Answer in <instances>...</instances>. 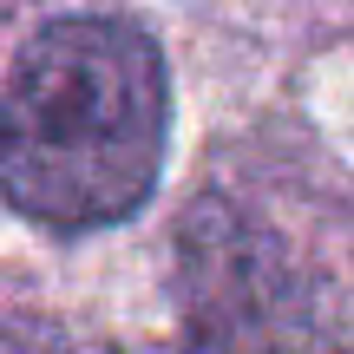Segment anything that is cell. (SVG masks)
<instances>
[{
  "instance_id": "cell-1",
  "label": "cell",
  "mask_w": 354,
  "mask_h": 354,
  "mask_svg": "<svg viewBox=\"0 0 354 354\" xmlns=\"http://www.w3.org/2000/svg\"><path fill=\"white\" fill-rule=\"evenodd\" d=\"M171 138V73L145 26L73 13L39 26L0 92V197L46 230L131 216Z\"/></svg>"
},
{
  "instance_id": "cell-2",
  "label": "cell",
  "mask_w": 354,
  "mask_h": 354,
  "mask_svg": "<svg viewBox=\"0 0 354 354\" xmlns=\"http://www.w3.org/2000/svg\"><path fill=\"white\" fill-rule=\"evenodd\" d=\"M0 354H79V342L46 315H0Z\"/></svg>"
}]
</instances>
